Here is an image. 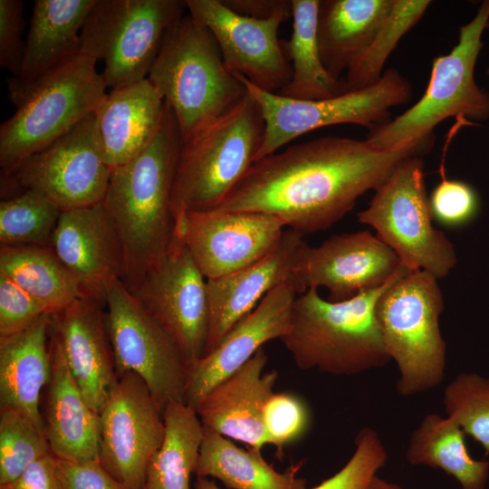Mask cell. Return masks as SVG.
Wrapping results in <instances>:
<instances>
[{
    "label": "cell",
    "mask_w": 489,
    "mask_h": 489,
    "mask_svg": "<svg viewBox=\"0 0 489 489\" xmlns=\"http://www.w3.org/2000/svg\"><path fill=\"white\" fill-rule=\"evenodd\" d=\"M431 149L420 142L382 149L367 139H315L256 160L216 209L267 213L302 235L324 231L402 160Z\"/></svg>",
    "instance_id": "cell-1"
},
{
    "label": "cell",
    "mask_w": 489,
    "mask_h": 489,
    "mask_svg": "<svg viewBox=\"0 0 489 489\" xmlns=\"http://www.w3.org/2000/svg\"><path fill=\"white\" fill-rule=\"evenodd\" d=\"M165 104L155 136L133 159L112 169L101 202L119 240L121 282L129 292L164 256L175 234L171 197L182 139Z\"/></svg>",
    "instance_id": "cell-2"
},
{
    "label": "cell",
    "mask_w": 489,
    "mask_h": 489,
    "mask_svg": "<svg viewBox=\"0 0 489 489\" xmlns=\"http://www.w3.org/2000/svg\"><path fill=\"white\" fill-rule=\"evenodd\" d=\"M401 268L383 286L346 301L324 300L316 288L298 294L287 331L280 339L297 367L351 376L388 364L390 358L378 326L376 305Z\"/></svg>",
    "instance_id": "cell-3"
},
{
    "label": "cell",
    "mask_w": 489,
    "mask_h": 489,
    "mask_svg": "<svg viewBox=\"0 0 489 489\" xmlns=\"http://www.w3.org/2000/svg\"><path fill=\"white\" fill-rule=\"evenodd\" d=\"M148 79L171 108L182 143L247 94L226 68L212 33L190 14L167 33Z\"/></svg>",
    "instance_id": "cell-4"
},
{
    "label": "cell",
    "mask_w": 489,
    "mask_h": 489,
    "mask_svg": "<svg viewBox=\"0 0 489 489\" xmlns=\"http://www.w3.org/2000/svg\"><path fill=\"white\" fill-rule=\"evenodd\" d=\"M96 61L81 53L71 62L30 82L7 80L14 113L0 127V166L9 174L95 110L106 94Z\"/></svg>",
    "instance_id": "cell-5"
},
{
    "label": "cell",
    "mask_w": 489,
    "mask_h": 489,
    "mask_svg": "<svg viewBox=\"0 0 489 489\" xmlns=\"http://www.w3.org/2000/svg\"><path fill=\"white\" fill-rule=\"evenodd\" d=\"M444 301L437 279L404 266L376 305L378 326L399 377L403 397L439 386L445 378L446 346L439 327Z\"/></svg>",
    "instance_id": "cell-6"
},
{
    "label": "cell",
    "mask_w": 489,
    "mask_h": 489,
    "mask_svg": "<svg viewBox=\"0 0 489 489\" xmlns=\"http://www.w3.org/2000/svg\"><path fill=\"white\" fill-rule=\"evenodd\" d=\"M264 134L260 108L247 93L183 142L171 197L175 218L184 212L216 209L255 162Z\"/></svg>",
    "instance_id": "cell-7"
},
{
    "label": "cell",
    "mask_w": 489,
    "mask_h": 489,
    "mask_svg": "<svg viewBox=\"0 0 489 489\" xmlns=\"http://www.w3.org/2000/svg\"><path fill=\"white\" fill-rule=\"evenodd\" d=\"M489 23V0L481 2L474 17L459 28L452 50L432 63L422 97L403 113L369 130L367 140L376 148L391 149L411 142L434 145V129L451 117L473 121L489 119V92L475 80V65Z\"/></svg>",
    "instance_id": "cell-8"
},
{
    "label": "cell",
    "mask_w": 489,
    "mask_h": 489,
    "mask_svg": "<svg viewBox=\"0 0 489 489\" xmlns=\"http://www.w3.org/2000/svg\"><path fill=\"white\" fill-rule=\"evenodd\" d=\"M357 218L374 228L377 236L410 272L426 271L438 280L457 263L454 244L432 224L420 156L402 160Z\"/></svg>",
    "instance_id": "cell-9"
},
{
    "label": "cell",
    "mask_w": 489,
    "mask_h": 489,
    "mask_svg": "<svg viewBox=\"0 0 489 489\" xmlns=\"http://www.w3.org/2000/svg\"><path fill=\"white\" fill-rule=\"evenodd\" d=\"M185 8L179 0H96L82 30L81 53L103 62L107 89L144 80Z\"/></svg>",
    "instance_id": "cell-10"
},
{
    "label": "cell",
    "mask_w": 489,
    "mask_h": 489,
    "mask_svg": "<svg viewBox=\"0 0 489 489\" xmlns=\"http://www.w3.org/2000/svg\"><path fill=\"white\" fill-rule=\"evenodd\" d=\"M234 75L245 86L264 119V134L256 160L320 128L355 124L371 130L391 120L390 110L408 102L413 92L410 82L395 68L385 71L371 86L309 101L264 91L243 76Z\"/></svg>",
    "instance_id": "cell-11"
},
{
    "label": "cell",
    "mask_w": 489,
    "mask_h": 489,
    "mask_svg": "<svg viewBox=\"0 0 489 489\" xmlns=\"http://www.w3.org/2000/svg\"><path fill=\"white\" fill-rule=\"evenodd\" d=\"M104 305L118 378L140 377L162 411L168 402L184 401L188 365L168 331L121 280L108 290Z\"/></svg>",
    "instance_id": "cell-12"
},
{
    "label": "cell",
    "mask_w": 489,
    "mask_h": 489,
    "mask_svg": "<svg viewBox=\"0 0 489 489\" xmlns=\"http://www.w3.org/2000/svg\"><path fill=\"white\" fill-rule=\"evenodd\" d=\"M111 171L91 112L2 177L5 187L39 191L64 212L101 203Z\"/></svg>",
    "instance_id": "cell-13"
},
{
    "label": "cell",
    "mask_w": 489,
    "mask_h": 489,
    "mask_svg": "<svg viewBox=\"0 0 489 489\" xmlns=\"http://www.w3.org/2000/svg\"><path fill=\"white\" fill-rule=\"evenodd\" d=\"M99 417L101 465L129 489H143L165 436L162 409L144 380L133 372L120 376Z\"/></svg>",
    "instance_id": "cell-14"
},
{
    "label": "cell",
    "mask_w": 489,
    "mask_h": 489,
    "mask_svg": "<svg viewBox=\"0 0 489 489\" xmlns=\"http://www.w3.org/2000/svg\"><path fill=\"white\" fill-rule=\"evenodd\" d=\"M130 292L171 336L188 368L205 355L206 279L176 231L164 256Z\"/></svg>",
    "instance_id": "cell-15"
},
{
    "label": "cell",
    "mask_w": 489,
    "mask_h": 489,
    "mask_svg": "<svg viewBox=\"0 0 489 489\" xmlns=\"http://www.w3.org/2000/svg\"><path fill=\"white\" fill-rule=\"evenodd\" d=\"M175 231L206 280L247 267L270 254L285 231L277 216L254 211H188Z\"/></svg>",
    "instance_id": "cell-16"
},
{
    "label": "cell",
    "mask_w": 489,
    "mask_h": 489,
    "mask_svg": "<svg viewBox=\"0 0 489 489\" xmlns=\"http://www.w3.org/2000/svg\"><path fill=\"white\" fill-rule=\"evenodd\" d=\"M185 4L188 14L214 35L230 72L274 93L290 82L292 66L278 30L292 16V7L256 19L233 12L221 0H186Z\"/></svg>",
    "instance_id": "cell-17"
},
{
    "label": "cell",
    "mask_w": 489,
    "mask_h": 489,
    "mask_svg": "<svg viewBox=\"0 0 489 489\" xmlns=\"http://www.w3.org/2000/svg\"><path fill=\"white\" fill-rule=\"evenodd\" d=\"M397 254L369 231L334 235L303 246L298 277L306 291L324 287L328 301L342 302L386 284L401 268Z\"/></svg>",
    "instance_id": "cell-18"
},
{
    "label": "cell",
    "mask_w": 489,
    "mask_h": 489,
    "mask_svg": "<svg viewBox=\"0 0 489 489\" xmlns=\"http://www.w3.org/2000/svg\"><path fill=\"white\" fill-rule=\"evenodd\" d=\"M303 235L285 229L278 245L258 262L219 278L206 280L208 325L206 354L272 290L291 284L298 293L305 292L299 277L298 265Z\"/></svg>",
    "instance_id": "cell-19"
},
{
    "label": "cell",
    "mask_w": 489,
    "mask_h": 489,
    "mask_svg": "<svg viewBox=\"0 0 489 489\" xmlns=\"http://www.w3.org/2000/svg\"><path fill=\"white\" fill-rule=\"evenodd\" d=\"M298 292L283 284L269 292L210 352L188 368L184 402L196 408L220 381L248 361L263 345L281 339L287 331Z\"/></svg>",
    "instance_id": "cell-20"
},
{
    "label": "cell",
    "mask_w": 489,
    "mask_h": 489,
    "mask_svg": "<svg viewBox=\"0 0 489 489\" xmlns=\"http://www.w3.org/2000/svg\"><path fill=\"white\" fill-rule=\"evenodd\" d=\"M102 304L85 295L51 315V331L61 344L72 376L98 414L119 379Z\"/></svg>",
    "instance_id": "cell-21"
},
{
    "label": "cell",
    "mask_w": 489,
    "mask_h": 489,
    "mask_svg": "<svg viewBox=\"0 0 489 489\" xmlns=\"http://www.w3.org/2000/svg\"><path fill=\"white\" fill-rule=\"evenodd\" d=\"M267 360L264 348L259 349L202 398L195 409L204 428L259 451L268 444L263 413L278 374L264 372Z\"/></svg>",
    "instance_id": "cell-22"
},
{
    "label": "cell",
    "mask_w": 489,
    "mask_h": 489,
    "mask_svg": "<svg viewBox=\"0 0 489 489\" xmlns=\"http://www.w3.org/2000/svg\"><path fill=\"white\" fill-rule=\"evenodd\" d=\"M52 247L86 294L104 304L108 290L121 280L122 259L116 232L102 204L62 212Z\"/></svg>",
    "instance_id": "cell-23"
},
{
    "label": "cell",
    "mask_w": 489,
    "mask_h": 489,
    "mask_svg": "<svg viewBox=\"0 0 489 489\" xmlns=\"http://www.w3.org/2000/svg\"><path fill=\"white\" fill-rule=\"evenodd\" d=\"M165 106L148 78L106 92L93 113L101 153L111 169L146 148L161 124Z\"/></svg>",
    "instance_id": "cell-24"
},
{
    "label": "cell",
    "mask_w": 489,
    "mask_h": 489,
    "mask_svg": "<svg viewBox=\"0 0 489 489\" xmlns=\"http://www.w3.org/2000/svg\"><path fill=\"white\" fill-rule=\"evenodd\" d=\"M50 350L52 378L43 424L51 453L56 458L75 463L99 461V414L85 400L51 329Z\"/></svg>",
    "instance_id": "cell-25"
},
{
    "label": "cell",
    "mask_w": 489,
    "mask_h": 489,
    "mask_svg": "<svg viewBox=\"0 0 489 489\" xmlns=\"http://www.w3.org/2000/svg\"><path fill=\"white\" fill-rule=\"evenodd\" d=\"M51 315L0 338V408L12 409L44 432L40 396L52 378Z\"/></svg>",
    "instance_id": "cell-26"
},
{
    "label": "cell",
    "mask_w": 489,
    "mask_h": 489,
    "mask_svg": "<svg viewBox=\"0 0 489 489\" xmlns=\"http://www.w3.org/2000/svg\"><path fill=\"white\" fill-rule=\"evenodd\" d=\"M96 0H35L20 72L34 81L81 53V34Z\"/></svg>",
    "instance_id": "cell-27"
},
{
    "label": "cell",
    "mask_w": 489,
    "mask_h": 489,
    "mask_svg": "<svg viewBox=\"0 0 489 489\" xmlns=\"http://www.w3.org/2000/svg\"><path fill=\"white\" fill-rule=\"evenodd\" d=\"M393 0H320L317 37L325 69L336 79L368 47Z\"/></svg>",
    "instance_id": "cell-28"
},
{
    "label": "cell",
    "mask_w": 489,
    "mask_h": 489,
    "mask_svg": "<svg viewBox=\"0 0 489 489\" xmlns=\"http://www.w3.org/2000/svg\"><path fill=\"white\" fill-rule=\"evenodd\" d=\"M0 274L24 290L50 315L88 295L52 246L1 245Z\"/></svg>",
    "instance_id": "cell-29"
},
{
    "label": "cell",
    "mask_w": 489,
    "mask_h": 489,
    "mask_svg": "<svg viewBox=\"0 0 489 489\" xmlns=\"http://www.w3.org/2000/svg\"><path fill=\"white\" fill-rule=\"evenodd\" d=\"M304 462L280 473L262 456L261 451L242 449L229 438L205 428L197 476L214 477L231 489H306L298 473Z\"/></svg>",
    "instance_id": "cell-30"
},
{
    "label": "cell",
    "mask_w": 489,
    "mask_h": 489,
    "mask_svg": "<svg viewBox=\"0 0 489 489\" xmlns=\"http://www.w3.org/2000/svg\"><path fill=\"white\" fill-rule=\"evenodd\" d=\"M465 436L452 418L427 414L410 434L406 458L412 465L443 470L457 481L461 489H485L489 461L471 456Z\"/></svg>",
    "instance_id": "cell-31"
},
{
    "label": "cell",
    "mask_w": 489,
    "mask_h": 489,
    "mask_svg": "<svg viewBox=\"0 0 489 489\" xmlns=\"http://www.w3.org/2000/svg\"><path fill=\"white\" fill-rule=\"evenodd\" d=\"M292 31L283 46L292 66L290 82L278 94L295 100L339 96L348 88L324 67L317 37L320 0H292Z\"/></svg>",
    "instance_id": "cell-32"
},
{
    "label": "cell",
    "mask_w": 489,
    "mask_h": 489,
    "mask_svg": "<svg viewBox=\"0 0 489 489\" xmlns=\"http://www.w3.org/2000/svg\"><path fill=\"white\" fill-rule=\"evenodd\" d=\"M162 416L164 440L149 464L143 489H190L205 428L196 409L184 401L168 402Z\"/></svg>",
    "instance_id": "cell-33"
},
{
    "label": "cell",
    "mask_w": 489,
    "mask_h": 489,
    "mask_svg": "<svg viewBox=\"0 0 489 489\" xmlns=\"http://www.w3.org/2000/svg\"><path fill=\"white\" fill-rule=\"evenodd\" d=\"M430 4L429 0H393L389 14L372 41L347 70L345 82L349 91L371 86L381 78L388 56Z\"/></svg>",
    "instance_id": "cell-34"
},
{
    "label": "cell",
    "mask_w": 489,
    "mask_h": 489,
    "mask_svg": "<svg viewBox=\"0 0 489 489\" xmlns=\"http://www.w3.org/2000/svg\"><path fill=\"white\" fill-rule=\"evenodd\" d=\"M61 213L45 196L34 189L2 200L1 245L52 246Z\"/></svg>",
    "instance_id": "cell-35"
},
{
    "label": "cell",
    "mask_w": 489,
    "mask_h": 489,
    "mask_svg": "<svg viewBox=\"0 0 489 489\" xmlns=\"http://www.w3.org/2000/svg\"><path fill=\"white\" fill-rule=\"evenodd\" d=\"M443 405L448 417L479 443L489 455V379L462 372L445 388Z\"/></svg>",
    "instance_id": "cell-36"
},
{
    "label": "cell",
    "mask_w": 489,
    "mask_h": 489,
    "mask_svg": "<svg viewBox=\"0 0 489 489\" xmlns=\"http://www.w3.org/2000/svg\"><path fill=\"white\" fill-rule=\"evenodd\" d=\"M50 453L43 431L18 412L0 408V485L12 483Z\"/></svg>",
    "instance_id": "cell-37"
},
{
    "label": "cell",
    "mask_w": 489,
    "mask_h": 489,
    "mask_svg": "<svg viewBox=\"0 0 489 489\" xmlns=\"http://www.w3.org/2000/svg\"><path fill=\"white\" fill-rule=\"evenodd\" d=\"M388 457L379 434L370 427H364L358 433L355 451L344 466L312 489H369Z\"/></svg>",
    "instance_id": "cell-38"
},
{
    "label": "cell",
    "mask_w": 489,
    "mask_h": 489,
    "mask_svg": "<svg viewBox=\"0 0 489 489\" xmlns=\"http://www.w3.org/2000/svg\"><path fill=\"white\" fill-rule=\"evenodd\" d=\"M263 423L268 444L275 446L281 456L283 446L306 430L309 414L299 398L289 393H273L264 406Z\"/></svg>",
    "instance_id": "cell-39"
},
{
    "label": "cell",
    "mask_w": 489,
    "mask_h": 489,
    "mask_svg": "<svg viewBox=\"0 0 489 489\" xmlns=\"http://www.w3.org/2000/svg\"><path fill=\"white\" fill-rule=\"evenodd\" d=\"M433 219L446 226H461L477 214L479 199L475 190L467 183L445 177L429 197Z\"/></svg>",
    "instance_id": "cell-40"
},
{
    "label": "cell",
    "mask_w": 489,
    "mask_h": 489,
    "mask_svg": "<svg viewBox=\"0 0 489 489\" xmlns=\"http://www.w3.org/2000/svg\"><path fill=\"white\" fill-rule=\"evenodd\" d=\"M43 314L47 313L30 294L0 274V338L23 331Z\"/></svg>",
    "instance_id": "cell-41"
},
{
    "label": "cell",
    "mask_w": 489,
    "mask_h": 489,
    "mask_svg": "<svg viewBox=\"0 0 489 489\" xmlns=\"http://www.w3.org/2000/svg\"><path fill=\"white\" fill-rule=\"evenodd\" d=\"M22 0H0V65L18 76L22 65L24 27Z\"/></svg>",
    "instance_id": "cell-42"
},
{
    "label": "cell",
    "mask_w": 489,
    "mask_h": 489,
    "mask_svg": "<svg viewBox=\"0 0 489 489\" xmlns=\"http://www.w3.org/2000/svg\"><path fill=\"white\" fill-rule=\"evenodd\" d=\"M56 467L62 489H129L100 461L75 463L56 458Z\"/></svg>",
    "instance_id": "cell-43"
},
{
    "label": "cell",
    "mask_w": 489,
    "mask_h": 489,
    "mask_svg": "<svg viewBox=\"0 0 489 489\" xmlns=\"http://www.w3.org/2000/svg\"><path fill=\"white\" fill-rule=\"evenodd\" d=\"M0 489H62L57 473L56 457L47 454L33 463L14 481Z\"/></svg>",
    "instance_id": "cell-44"
},
{
    "label": "cell",
    "mask_w": 489,
    "mask_h": 489,
    "mask_svg": "<svg viewBox=\"0 0 489 489\" xmlns=\"http://www.w3.org/2000/svg\"><path fill=\"white\" fill-rule=\"evenodd\" d=\"M233 12L256 19H267L292 7L286 0H221Z\"/></svg>",
    "instance_id": "cell-45"
},
{
    "label": "cell",
    "mask_w": 489,
    "mask_h": 489,
    "mask_svg": "<svg viewBox=\"0 0 489 489\" xmlns=\"http://www.w3.org/2000/svg\"><path fill=\"white\" fill-rule=\"evenodd\" d=\"M369 489H403L398 484L388 482L376 475L372 480Z\"/></svg>",
    "instance_id": "cell-46"
},
{
    "label": "cell",
    "mask_w": 489,
    "mask_h": 489,
    "mask_svg": "<svg viewBox=\"0 0 489 489\" xmlns=\"http://www.w3.org/2000/svg\"><path fill=\"white\" fill-rule=\"evenodd\" d=\"M195 489H221L207 477L197 476L194 484Z\"/></svg>",
    "instance_id": "cell-47"
},
{
    "label": "cell",
    "mask_w": 489,
    "mask_h": 489,
    "mask_svg": "<svg viewBox=\"0 0 489 489\" xmlns=\"http://www.w3.org/2000/svg\"><path fill=\"white\" fill-rule=\"evenodd\" d=\"M485 74H486V77L489 81V66L487 67L486 71H485Z\"/></svg>",
    "instance_id": "cell-48"
},
{
    "label": "cell",
    "mask_w": 489,
    "mask_h": 489,
    "mask_svg": "<svg viewBox=\"0 0 489 489\" xmlns=\"http://www.w3.org/2000/svg\"><path fill=\"white\" fill-rule=\"evenodd\" d=\"M486 29H488V30H489V23H488V24H487V28H486Z\"/></svg>",
    "instance_id": "cell-49"
}]
</instances>
